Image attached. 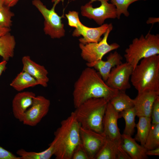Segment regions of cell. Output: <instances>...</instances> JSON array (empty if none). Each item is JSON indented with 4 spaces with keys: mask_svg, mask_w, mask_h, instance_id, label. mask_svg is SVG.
Segmentation results:
<instances>
[{
    "mask_svg": "<svg viewBox=\"0 0 159 159\" xmlns=\"http://www.w3.org/2000/svg\"><path fill=\"white\" fill-rule=\"evenodd\" d=\"M119 91L109 87L96 70L88 67L82 71L74 84V107L76 108L92 98H104L109 101Z\"/></svg>",
    "mask_w": 159,
    "mask_h": 159,
    "instance_id": "1",
    "label": "cell"
},
{
    "mask_svg": "<svg viewBox=\"0 0 159 159\" xmlns=\"http://www.w3.org/2000/svg\"><path fill=\"white\" fill-rule=\"evenodd\" d=\"M80 125L74 112L63 120L54 132V138L49 145L54 149L57 159H72L75 149L81 143Z\"/></svg>",
    "mask_w": 159,
    "mask_h": 159,
    "instance_id": "2",
    "label": "cell"
},
{
    "mask_svg": "<svg viewBox=\"0 0 159 159\" xmlns=\"http://www.w3.org/2000/svg\"><path fill=\"white\" fill-rule=\"evenodd\" d=\"M130 81L138 93L159 91V55L142 59L133 69Z\"/></svg>",
    "mask_w": 159,
    "mask_h": 159,
    "instance_id": "3",
    "label": "cell"
},
{
    "mask_svg": "<svg viewBox=\"0 0 159 159\" xmlns=\"http://www.w3.org/2000/svg\"><path fill=\"white\" fill-rule=\"evenodd\" d=\"M109 101L104 98H92L75 108L74 112L81 127L102 133L103 120Z\"/></svg>",
    "mask_w": 159,
    "mask_h": 159,
    "instance_id": "4",
    "label": "cell"
},
{
    "mask_svg": "<svg viewBox=\"0 0 159 159\" xmlns=\"http://www.w3.org/2000/svg\"><path fill=\"white\" fill-rule=\"evenodd\" d=\"M126 62L133 69L142 59L159 54V34H152L150 31L145 36L135 38L125 51Z\"/></svg>",
    "mask_w": 159,
    "mask_h": 159,
    "instance_id": "5",
    "label": "cell"
},
{
    "mask_svg": "<svg viewBox=\"0 0 159 159\" xmlns=\"http://www.w3.org/2000/svg\"><path fill=\"white\" fill-rule=\"evenodd\" d=\"M61 0H52L54 2L50 9L47 8L40 0H33L32 4L42 14L44 19V31L45 34L52 39H59L65 34L64 25L62 19L64 17V14L60 16L56 12L55 8Z\"/></svg>",
    "mask_w": 159,
    "mask_h": 159,
    "instance_id": "6",
    "label": "cell"
},
{
    "mask_svg": "<svg viewBox=\"0 0 159 159\" xmlns=\"http://www.w3.org/2000/svg\"><path fill=\"white\" fill-rule=\"evenodd\" d=\"M112 29V24H109L108 29L104 34L103 37L97 42L85 44L80 43L79 46L81 51V56L87 63H91L102 59L105 54L120 47L116 43L109 44L107 42L108 36Z\"/></svg>",
    "mask_w": 159,
    "mask_h": 159,
    "instance_id": "7",
    "label": "cell"
},
{
    "mask_svg": "<svg viewBox=\"0 0 159 159\" xmlns=\"http://www.w3.org/2000/svg\"><path fill=\"white\" fill-rule=\"evenodd\" d=\"M109 0H98L101 3L97 7H93L91 1L81 7L82 15L94 20L97 24L101 25L105 20L108 19L117 18L116 10L113 4L108 2Z\"/></svg>",
    "mask_w": 159,
    "mask_h": 159,
    "instance_id": "8",
    "label": "cell"
},
{
    "mask_svg": "<svg viewBox=\"0 0 159 159\" xmlns=\"http://www.w3.org/2000/svg\"><path fill=\"white\" fill-rule=\"evenodd\" d=\"M133 70L129 64L122 63L112 69L106 83L113 89L125 91L130 87L129 80Z\"/></svg>",
    "mask_w": 159,
    "mask_h": 159,
    "instance_id": "9",
    "label": "cell"
},
{
    "mask_svg": "<svg viewBox=\"0 0 159 159\" xmlns=\"http://www.w3.org/2000/svg\"><path fill=\"white\" fill-rule=\"evenodd\" d=\"M50 101L43 96H36L32 104L24 113L22 122L31 126L37 125L48 113Z\"/></svg>",
    "mask_w": 159,
    "mask_h": 159,
    "instance_id": "10",
    "label": "cell"
},
{
    "mask_svg": "<svg viewBox=\"0 0 159 159\" xmlns=\"http://www.w3.org/2000/svg\"><path fill=\"white\" fill-rule=\"evenodd\" d=\"M120 118L112 105L108 102L104 116L103 133L106 138L114 143L121 145L122 134L117 125V120Z\"/></svg>",
    "mask_w": 159,
    "mask_h": 159,
    "instance_id": "11",
    "label": "cell"
},
{
    "mask_svg": "<svg viewBox=\"0 0 159 159\" xmlns=\"http://www.w3.org/2000/svg\"><path fill=\"white\" fill-rule=\"evenodd\" d=\"M81 143L89 159H94L96 154L104 143L106 137L104 133L80 127Z\"/></svg>",
    "mask_w": 159,
    "mask_h": 159,
    "instance_id": "12",
    "label": "cell"
},
{
    "mask_svg": "<svg viewBox=\"0 0 159 159\" xmlns=\"http://www.w3.org/2000/svg\"><path fill=\"white\" fill-rule=\"evenodd\" d=\"M159 97V91H145L138 93L134 99L136 115L151 117L154 102Z\"/></svg>",
    "mask_w": 159,
    "mask_h": 159,
    "instance_id": "13",
    "label": "cell"
},
{
    "mask_svg": "<svg viewBox=\"0 0 159 159\" xmlns=\"http://www.w3.org/2000/svg\"><path fill=\"white\" fill-rule=\"evenodd\" d=\"M108 27L107 24H103L98 27H90L82 23L75 28L72 35L74 37L82 36L79 41L80 43L83 44L97 42L102 39L101 37L106 32Z\"/></svg>",
    "mask_w": 159,
    "mask_h": 159,
    "instance_id": "14",
    "label": "cell"
},
{
    "mask_svg": "<svg viewBox=\"0 0 159 159\" xmlns=\"http://www.w3.org/2000/svg\"><path fill=\"white\" fill-rule=\"evenodd\" d=\"M21 61L22 71L34 78L39 85L44 87H47L49 79L48 76V71L45 67L33 61L28 55L23 56Z\"/></svg>",
    "mask_w": 159,
    "mask_h": 159,
    "instance_id": "15",
    "label": "cell"
},
{
    "mask_svg": "<svg viewBox=\"0 0 159 159\" xmlns=\"http://www.w3.org/2000/svg\"><path fill=\"white\" fill-rule=\"evenodd\" d=\"M35 94L31 91L19 92L12 101L13 114L15 118L22 122L24 115L32 105Z\"/></svg>",
    "mask_w": 159,
    "mask_h": 159,
    "instance_id": "16",
    "label": "cell"
},
{
    "mask_svg": "<svg viewBox=\"0 0 159 159\" xmlns=\"http://www.w3.org/2000/svg\"><path fill=\"white\" fill-rule=\"evenodd\" d=\"M122 57L115 51L110 53L107 57V60L101 59L91 63H87L88 67L94 68L100 73L103 80H107L112 68L122 63Z\"/></svg>",
    "mask_w": 159,
    "mask_h": 159,
    "instance_id": "17",
    "label": "cell"
},
{
    "mask_svg": "<svg viewBox=\"0 0 159 159\" xmlns=\"http://www.w3.org/2000/svg\"><path fill=\"white\" fill-rule=\"evenodd\" d=\"M94 159H131L122 148L106 138L102 146Z\"/></svg>",
    "mask_w": 159,
    "mask_h": 159,
    "instance_id": "18",
    "label": "cell"
},
{
    "mask_svg": "<svg viewBox=\"0 0 159 159\" xmlns=\"http://www.w3.org/2000/svg\"><path fill=\"white\" fill-rule=\"evenodd\" d=\"M121 145L131 159L148 158L146 154L147 150L138 144L131 136L123 133L121 135Z\"/></svg>",
    "mask_w": 159,
    "mask_h": 159,
    "instance_id": "19",
    "label": "cell"
},
{
    "mask_svg": "<svg viewBox=\"0 0 159 159\" xmlns=\"http://www.w3.org/2000/svg\"><path fill=\"white\" fill-rule=\"evenodd\" d=\"M10 85L16 90L21 92L26 88L39 84L34 78L27 72L22 71L17 75Z\"/></svg>",
    "mask_w": 159,
    "mask_h": 159,
    "instance_id": "20",
    "label": "cell"
},
{
    "mask_svg": "<svg viewBox=\"0 0 159 159\" xmlns=\"http://www.w3.org/2000/svg\"><path fill=\"white\" fill-rule=\"evenodd\" d=\"M16 42L10 33L0 37V56L3 60L8 61L13 57Z\"/></svg>",
    "mask_w": 159,
    "mask_h": 159,
    "instance_id": "21",
    "label": "cell"
},
{
    "mask_svg": "<svg viewBox=\"0 0 159 159\" xmlns=\"http://www.w3.org/2000/svg\"><path fill=\"white\" fill-rule=\"evenodd\" d=\"M109 102L115 110L118 113L134 107V99H131L125 91H119L117 95Z\"/></svg>",
    "mask_w": 159,
    "mask_h": 159,
    "instance_id": "22",
    "label": "cell"
},
{
    "mask_svg": "<svg viewBox=\"0 0 159 159\" xmlns=\"http://www.w3.org/2000/svg\"><path fill=\"white\" fill-rule=\"evenodd\" d=\"M139 117L138 122L136 125L137 132L135 139L144 146L150 129L152 120L151 117L140 116Z\"/></svg>",
    "mask_w": 159,
    "mask_h": 159,
    "instance_id": "23",
    "label": "cell"
},
{
    "mask_svg": "<svg viewBox=\"0 0 159 159\" xmlns=\"http://www.w3.org/2000/svg\"><path fill=\"white\" fill-rule=\"evenodd\" d=\"M120 118L124 119L125 123L123 133L132 136L135 132L136 127L135 117V110L134 107L124 110L119 113Z\"/></svg>",
    "mask_w": 159,
    "mask_h": 159,
    "instance_id": "24",
    "label": "cell"
},
{
    "mask_svg": "<svg viewBox=\"0 0 159 159\" xmlns=\"http://www.w3.org/2000/svg\"><path fill=\"white\" fill-rule=\"evenodd\" d=\"M16 154L21 159H49L54 155L53 147L49 145L45 150L40 152H28L23 149L18 150Z\"/></svg>",
    "mask_w": 159,
    "mask_h": 159,
    "instance_id": "25",
    "label": "cell"
},
{
    "mask_svg": "<svg viewBox=\"0 0 159 159\" xmlns=\"http://www.w3.org/2000/svg\"><path fill=\"white\" fill-rule=\"evenodd\" d=\"M144 147L147 150L159 147V123L152 124Z\"/></svg>",
    "mask_w": 159,
    "mask_h": 159,
    "instance_id": "26",
    "label": "cell"
},
{
    "mask_svg": "<svg viewBox=\"0 0 159 159\" xmlns=\"http://www.w3.org/2000/svg\"><path fill=\"white\" fill-rule=\"evenodd\" d=\"M140 0H110V1L116 7L117 18L119 19L122 14L126 17L130 15L128 11L129 6L133 3Z\"/></svg>",
    "mask_w": 159,
    "mask_h": 159,
    "instance_id": "27",
    "label": "cell"
},
{
    "mask_svg": "<svg viewBox=\"0 0 159 159\" xmlns=\"http://www.w3.org/2000/svg\"><path fill=\"white\" fill-rule=\"evenodd\" d=\"M14 16L10 7L5 5L0 7V26L10 28L12 24L11 18Z\"/></svg>",
    "mask_w": 159,
    "mask_h": 159,
    "instance_id": "28",
    "label": "cell"
},
{
    "mask_svg": "<svg viewBox=\"0 0 159 159\" xmlns=\"http://www.w3.org/2000/svg\"><path fill=\"white\" fill-rule=\"evenodd\" d=\"M65 16L67 19L68 24L71 27L76 28L82 24L79 18L78 12L77 11H69L65 14Z\"/></svg>",
    "mask_w": 159,
    "mask_h": 159,
    "instance_id": "29",
    "label": "cell"
},
{
    "mask_svg": "<svg viewBox=\"0 0 159 159\" xmlns=\"http://www.w3.org/2000/svg\"><path fill=\"white\" fill-rule=\"evenodd\" d=\"M151 117L152 124L159 123V97L156 98L153 103Z\"/></svg>",
    "mask_w": 159,
    "mask_h": 159,
    "instance_id": "30",
    "label": "cell"
},
{
    "mask_svg": "<svg viewBox=\"0 0 159 159\" xmlns=\"http://www.w3.org/2000/svg\"><path fill=\"white\" fill-rule=\"evenodd\" d=\"M72 159H89L88 155L81 143L75 149Z\"/></svg>",
    "mask_w": 159,
    "mask_h": 159,
    "instance_id": "31",
    "label": "cell"
},
{
    "mask_svg": "<svg viewBox=\"0 0 159 159\" xmlns=\"http://www.w3.org/2000/svg\"><path fill=\"white\" fill-rule=\"evenodd\" d=\"M0 159H20V158L0 146Z\"/></svg>",
    "mask_w": 159,
    "mask_h": 159,
    "instance_id": "32",
    "label": "cell"
},
{
    "mask_svg": "<svg viewBox=\"0 0 159 159\" xmlns=\"http://www.w3.org/2000/svg\"><path fill=\"white\" fill-rule=\"evenodd\" d=\"M146 154L147 156L159 155V147L153 149L147 150Z\"/></svg>",
    "mask_w": 159,
    "mask_h": 159,
    "instance_id": "33",
    "label": "cell"
},
{
    "mask_svg": "<svg viewBox=\"0 0 159 159\" xmlns=\"http://www.w3.org/2000/svg\"><path fill=\"white\" fill-rule=\"evenodd\" d=\"M19 0H4V5L10 8L14 6Z\"/></svg>",
    "mask_w": 159,
    "mask_h": 159,
    "instance_id": "34",
    "label": "cell"
},
{
    "mask_svg": "<svg viewBox=\"0 0 159 159\" xmlns=\"http://www.w3.org/2000/svg\"><path fill=\"white\" fill-rule=\"evenodd\" d=\"M7 62V61L4 60L0 62V76L6 69Z\"/></svg>",
    "mask_w": 159,
    "mask_h": 159,
    "instance_id": "35",
    "label": "cell"
},
{
    "mask_svg": "<svg viewBox=\"0 0 159 159\" xmlns=\"http://www.w3.org/2000/svg\"><path fill=\"white\" fill-rule=\"evenodd\" d=\"M10 31V28L4 27L0 26V37L9 33Z\"/></svg>",
    "mask_w": 159,
    "mask_h": 159,
    "instance_id": "36",
    "label": "cell"
},
{
    "mask_svg": "<svg viewBox=\"0 0 159 159\" xmlns=\"http://www.w3.org/2000/svg\"><path fill=\"white\" fill-rule=\"evenodd\" d=\"M159 18L149 17L146 21L147 24H151L153 25L154 23L159 22Z\"/></svg>",
    "mask_w": 159,
    "mask_h": 159,
    "instance_id": "37",
    "label": "cell"
},
{
    "mask_svg": "<svg viewBox=\"0 0 159 159\" xmlns=\"http://www.w3.org/2000/svg\"><path fill=\"white\" fill-rule=\"evenodd\" d=\"M4 0H0V7L4 5Z\"/></svg>",
    "mask_w": 159,
    "mask_h": 159,
    "instance_id": "38",
    "label": "cell"
},
{
    "mask_svg": "<svg viewBox=\"0 0 159 159\" xmlns=\"http://www.w3.org/2000/svg\"><path fill=\"white\" fill-rule=\"evenodd\" d=\"M71 0L72 1H75L76 0ZM90 0V1H91V2H92V3L93 2L97 1L98 0Z\"/></svg>",
    "mask_w": 159,
    "mask_h": 159,
    "instance_id": "39",
    "label": "cell"
}]
</instances>
